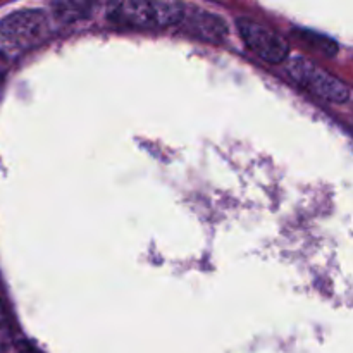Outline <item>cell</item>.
<instances>
[{"mask_svg":"<svg viewBox=\"0 0 353 353\" xmlns=\"http://www.w3.org/2000/svg\"><path fill=\"white\" fill-rule=\"evenodd\" d=\"M188 21V31L196 34L199 38L210 41H219L223 40L228 34V26L219 16L205 12V10H195L190 16L183 17V21Z\"/></svg>","mask_w":353,"mask_h":353,"instance_id":"cell-5","label":"cell"},{"mask_svg":"<svg viewBox=\"0 0 353 353\" xmlns=\"http://www.w3.org/2000/svg\"><path fill=\"white\" fill-rule=\"evenodd\" d=\"M286 71L300 86L321 99L330 100L333 103H347L350 100V88L341 79L334 78L333 74L319 68L316 62L302 55L288 57Z\"/></svg>","mask_w":353,"mask_h":353,"instance_id":"cell-3","label":"cell"},{"mask_svg":"<svg viewBox=\"0 0 353 353\" xmlns=\"http://www.w3.org/2000/svg\"><path fill=\"white\" fill-rule=\"evenodd\" d=\"M185 17V6L171 0H131L110 10L109 19L117 26L138 30H159L179 24Z\"/></svg>","mask_w":353,"mask_h":353,"instance_id":"cell-1","label":"cell"},{"mask_svg":"<svg viewBox=\"0 0 353 353\" xmlns=\"http://www.w3.org/2000/svg\"><path fill=\"white\" fill-rule=\"evenodd\" d=\"M236 28L247 47L254 54H257L262 61L269 62V64H281V62L288 61L290 45L278 33L254 23V21L245 19V17H238Z\"/></svg>","mask_w":353,"mask_h":353,"instance_id":"cell-4","label":"cell"},{"mask_svg":"<svg viewBox=\"0 0 353 353\" xmlns=\"http://www.w3.org/2000/svg\"><path fill=\"white\" fill-rule=\"evenodd\" d=\"M16 353H38L37 350H34L33 347H30L28 343H21L19 347H17V352Z\"/></svg>","mask_w":353,"mask_h":353,"instance_id":"cell-8","label":"cell"},{"mask_svg":"<svg viewBox=\"0 0 353 353\" xmlns=\"http://www.w3.org/2000/svg\"><path fill=\"white\" fill-rule=\"evenodd\" d=\"M48 33V19L43 10L24 9L0 21V55L17 57L40 43Z\"/></svg>","mask_w":353,"mask_h":353,"instance_id":"cell-2","label":"cell"},{"mask_svg":"<svg viewBox=\"0 0 353 353\" xmlns=\"http://www.w3.org/2000/svg\"><path fill=\"white\" fill-rule=\"evenodd\" d=\"M293 33L296 34V37L302 38L305 43L312 45L314 48H317L319 52H323L324 55H327V57H333V55H336L338 52V43L333 40V38L326 37V34H321V33H316V31H310V30H303V28H299V30H295Z\"/></svg>","mask_w":353,"mask_h":353,"instance_id":"cell-6","label":"cell"},{"mask_svg":"<svg viewBox=\"0 0 353 353\" xmlns=\"http://www.w3.org/2000/svg\"><path fill=\"white\" fill-rule=\"evenodd\" d=\"M10 326L9 319H7L6 307H3L2 300H0V353H3L10 347Z\"/></svg>","mask_w":353,"mask_h":353,"instance_id":"cell-7","label":"cell"}]
</instances>
